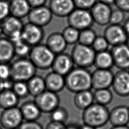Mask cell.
Segmentation results:
<instances>
[{
    "label": "cell",
    "instance_id": "obj_1",
    "mask_svg": "<svg viewBox=\"0 0 129 129\" xmlns=\"http://www.w3.org/2000/svg\"><path fill=\"white\" fill-rule=\"evenodd\" d=\"M66 88L72 93L90 90L92 87V73L88 69L75 67L65 76Z\"/></svg>",
    "mask_w": 129,
    "mask_h": 129
},
{
    "label": "cell",
    "instance_id": "obj_8",
    "mask_svg": "<svg viewBox=\"0 0 129 129\" xmlns=\"http://www.w3.org/2000/svg\"><path fill=\"white\" fill-rule=\"evenodd\" d=\"M34 101L41 112L50 113L59 106L60 99L57 93L46 89L34 97Z\"/></svg>",
    "mask_w": 129,
    "mask_h": 129
},
{
    "label": "cell",
    "instance_id": "obj_41",
    "mask_svg": "<svg viewBox=\"0 0 129 129\" xmlns=\"http://www.w3.org/2000/svg\"><path fill=\"white\" fill-rule=\"evenodd\" d=\"M114 5L125 13H129V0H115Z\"/></svg>",
    "mask_w": 129,
    "mask_h": 129
},
{
    "label": "cell",
    "instance_id": "obj_49",
    "mask_svg": "<svg viewBox=\"0 0 129 129\" xmlns=\"http://www.w3.org/2000/svg\"><path fill=\"white\" fill-rule=\"evenodd\" d=\"M4 91L3 89V81L0 80V93Z\"/></svg>",
    "mask_w": 129,
    "mask_h": 129
},
{
    "label": "cell",
    "instance_id": "obj_11",
    "mask_svg": "<svg viewBox=\"0 0 129 129\" xmlns=\"http://www.w3.org/2000/svg\"><path fill=\"white\" fill-rule=\"evenodd\" d=\"M103 36L111 47L125 43L128 38L122 25L112 24L107 25Z\"/></svg>",
    "mask_w": 129,
    "mask_h": 129
},
{
    "label": "cell",
    "instance_id": "obj_15",
    "mask_svg": "<svg viewBox=\"0 0 129 129\" xmlns=\"http://www.w3.org/2000/svg\"><path fill=\"white\" fill-rule=\"evenodd\" d=\"M111 87L114 93L120 97L129 96V72L119 70L114 74Z\"/></svg>",
    "mask_w": 129,
    "mask_h": 129
},
{
    "label": "cell",
    "instance_id": "obj_38",
    "mask_svg": "<svg viewBox=\"0 0 129 129\" xmlns=\"http://www.w3.org/2000/svg\"><path fill=\"white\" fill-rule=\"evenodd\" d=\"M10 15L9 3L8 1H0V21Z\"/></svg>",
    "mask_w": 129,
    "mask_h": 129
},
{
    "label": "cell",
    "instance_id": "obj_45",
    "mask_svg": "<svg viewBox=\"0 0 129 129\" xmlns=\"http://www.w3.org/2000/svg\"><path fill=\"white\" fill-rule=\"evenodd\" d=\"M80 125L75 123H70L66 125L65 129H79Z\"/></svg>",
    "mask_w": 129,
    "mask_h": 129
},
{
    "label": "cell",
    "instance_id": "obj_9",
    "mask_svg": "<svg viewBox=\"0 0 129 129\" xmlns=\"http://www.w3.org/2000/svg\"><path fill=\"white\" fill-rule=\"evenodd\" d=\"M24 119L18 106L3 109L0 114V124L5 129L18 128Z\"/></svg>",
    "mask_w": 129,
    "mask_h": 129
},
{
    "label": "cell",
    "instance_id": "obj_35",
    "mask_svg": "<svg viewBox=\"0 0 129 129\" xmlns=\"http://www.w3.org/2000/svg\"><path fill=\"white\" fill-rule=\"evenodd\" d=\"M109 44L103 35L97 36L91 47L96 52L108 50Z\"/></svg>",
    "mask_w": 129,
    "mask_h": 129
},
{
    "label": "cell",
    "instance_id": "obj_13",
    "mask_svg": "<svg viewBox=\"0 0 129 129\" xmlns=\"http://www.w3.org/2000/svg\"><path fill=\"white\" fill-rule=\"evenodd\" d=\"M112 10L110 5L97 1L90 11L94 22L101 26H104L109 24Z\"/></svg>",
    "mask_w": 129,
    "mask_h": 129
},
{
    "label": "cell",
    "instance_id": "obj_3",
    "mask_svg": "<svg viewBox=\"0 0 129 129\" xmlns=\"http://www.w3.org/2000/svg\"><path fill=\"white\" fill-rule=\"evenodd\" d=\"M11 79L14 81L27 82L36 75L37 69L28 57H18L10 63Z\"/></svg>",
    "mask_w": 129,
    "mask_h": 129
},
{
    "label": "cell",
    "instance_id": "obj_17",
    "mask_svg": "<svg viewBox=\"0 0 129 129\" xmlns=\"http://www.w3.org/2000/svg\"><path fill=\"white\" fill-rule=\"evenodd\" d=\"M75 66L71 54L64 52L55 55L51 69L52 71L65 77Z\"/></svg>",
    "mask_w": 129,
    "mask_h": 129
},
{
    "label": "cell",
    "instance_id": "obj_6",
    "mask_svg": "<svg viewBox=\"0 0 129 129\" xmlns=\"http://www.w3.org/2000/svg\"><path fill=\"white\" fill-rule=\"evenodd\" d=\"M1 22L4 36L13 43L22 39V31L24 25L22 19L10 15Z\"/></svg>",
    "mask_w": 129,
    "mask_h": 129
},
{
    "label": "cell",
    "instance_id": "obj_55",
    "mask_svg": "<svg viewBox=\"0 0 129 129\" xmlns=\"http://www.w3.org/2000/svg\"><path fill=\"white\" fill-rule=\"evenodd\" d=\"M128 110H129V106H128Z\"/></svg>",
    "mask_w": 129,
    "mask_h": 129
},
{
    "label": "cell",
    "instance_id": "obj_43",
    "mask_svg": "<svg viewBox=\"0 0 129 129\" xmlns=\"http://www.w3.org/2000/svg\"><path fill=\"white\" fill-rule=\"evenodd\" d=\"M31 8L45 5L47 0H27Z\"/></svg>",
    "mask_w": 129,
    "mask_h": 129
},
{
    "label": "cell",
    "instance_id": "obj_46",
    "mask_svg": "<svg viewBox=\"0 0 129 129\" xmlns=\"http://www.w3.org/2000/svg\"><path fill=\"white\" fill-rule=\"evenodd\" d=\"M97 1L98 2H102L111 6V5H113L114 4L115 0H97Z\"/></svg>",
    "mask_w": 129,
    "mask_h": 129
},
{
    "label": "cell",
    "instance_id": "obj_27",
    "mask_svg": "<svg viewBox=\"0 0 129 129\" xmlns=\"http://www.w3.org/2000/svg\"><path fill=\"white\" fill-rule=\"evenodd\" d=\"M26 82L29 95H31L34 98L46 89L44 78L40 76L35 75Z\"/></svg>",
    "mask_w": 129,
    "mask_h": 129
},
{
    "label": "cell",
    "instance_id": "obj_28",
    "mask_svg": "<svg viewBox=\"0 0 129 129\" xmlns=\"http://www.w3.org/2000/svg\"><path fill=\"white\" fill-rule=\"evenodd\" d=\"M20 98L12 90H5L0 93V108L6 109L18 106Z\"/></svg>",
    "mask_w": 129,
    "mask_h": 129
},
{
    "label": "cell",
    "instance_id": "obj_51",
    "mask_svg": "<svg viewBox=\"0 0 129 129\" xmlns=\"http://www.w3.org/2000/svg\"><path fill=\"white\" fill-rule=\"evenodd\" d=\"M125 44L127 45V46L129 47V36H128V38L127 39V40L125 42Z\"/></svg>",
    "mask_w": 129,
    "mask_h": 129
},
{
    "label": "cell",
    "instance_id": "obj_48",
    "mask_svg": "<svg viewBox=\"0 0 129 129\" xmlns=\"http://www.w3.org/2000/svg\"><path fill=\"white\" fill-rule=\"evenodd\" d=\"M79 129H96L90 126L83 124V125H80Z\"/></svg>",
    "mask_w": 129,
    "mask_h": 129
},
{
    "label": "cell",
    "instance_id": "obj_53",
    "mask_svg": "<svg viewBox=\"0 0 129 129\" xmlns=\"http://www.w3.org/2000/svg\"><path fill=\"white\" fill-rule=\"evenodd\" d=\"M0 1H9L10 0H0Z\"/></svg>",
    "mask_w": 129,
    "mask_h": 129
},
{
    "label": "cell",
    "instance_id": "obj_23",
    "mask_svg": "<svg viewBox=\"0 0 129 129\" xmlns=\"http://www.w3.org/2000/svg\"><path fill=\"white\" fill-rule=\"evenodd\" d=\"M10 15L22 19L27 17L31 7L27 0H10Z\"/></svg>",
    "mask_w": 129,
    "mask_h": 129
},
{
    "label": "cell",
    "instance_id": "obj_47",
    "mask_svg": "<svg viewBox=\"0 0 129 129\" xmlns=\"http://www.w3.org/2000/svg\"><path fill=\"white\" fill-rule=\"evenodd\" d=\"M110 129H129V127L127 125L113 126Z\"/></svg>",
    "mask_w": 129,
    "mask_h": 129
},
{
    "label": "cell",
    "instance_id": "obj_42",
    "mask_svg": "<svg viewBox=\"0 0 129 129\" xmlns=\"http://www.w3.org/2000/svg\"><path fill=\"white\" fill-rule=\"evenodd\" d=\"M66 125L64 123L50 120L46 126L45 129H65Z\"/></svg>",
    "mask_w": 129,
    "mask_h": 129
},
{
    "label": "cell",
    "instance_id": "obj_56",
    "mask_svg": "<svg viewBox=\"0 0 129 129\" xmlns=\"http://www.w3.org/2000/svg\"><path fill=\"white\" fill-rule=\"evenodd\" d=\"M128 72H129V69H128Z\"/></svg>",
    "mask_w": 129,
    "mask_h": 129
},
{
    "label": "cell",
    "instance_id": "obj_32",
    "mask_svg": "<svg viewBox=\"0 0 129 129\" xmlns=\"http://www.w3.org/2000/svg\"><path fill=\"white\" fill-rule=\"evenodd\" d=\"M15 55L18 57H28L32 46L22 39L13 43Z\"/></svg>",
    "mask_w": 129,
    "mask_h": 129
},
{
    "label": "cell",
    "instance_id": "obj_37",
    "mask_svg": "<svg viewBox=\"0 0 129 129\" xmlns=\"http://www.w3.org/2000/svg\"><path fill=\"white\" fill-rule=\"evenodd\" d=\"M76 8L90 10L97 2V0H73Z\"/></svg>",
    "mask_w": 129,
    "mask_h": 129
},
{
    "label": "cell",
    "instance_id": "obj_21",
    "mask_svg": "<svg viewBox=\"0 0 129 129\" xmlns=\"http://www.w3.org/2000/svg\"><path fill=\"white\" fill-rule=\"evenodd\" d=\"M45 44L55 54L64 52L68 45L61 33L58 32L50 33L46 38Z\"/></svg>",
    "mask_w": 129,
    "mask_h": 129
},
{
    "label": "cell",
    "instance_id": "obj_4",
    "mask_svg": "<svg viewBox=\"0 0 129 129\" xmlns=\"http://www.w3.org/2000/svg\"><path fill=\"white\" fill-rule=\"evenodd\" d=\"M55 55L45 44L40 43L31 47L28 58L37 69L46 70L51 68Z\"/></svg>",
    "mask_w": 129,
    "mask_h": 129
},
{
    "label": "cell",
    "instance_id": "obj_39",
    "mask_svg": "<svg viewBox=\"0 0 129 129\" xmlns=\"http://www.w3.org/2000/svg\"><path fill=\"white\" fill-rule=\"evenodd\" d=\"M11 79L10 64L0 63V80H5Z\"/></svg>",
    "mask_w": 129,
    "mask_h": 129
},
{
    "label": "cell",
    "instance_id": "obj_19",
    "mask_svg": "<svg viewBox=\"0 0 129 129\" xmlns=\"http://www.w3.org/2000/svg\"><path fill=\"white\" fill-rule=\"evenodd\" d=\"M109 121L112 126L127 125L129 122L128 107L125 105H118L109 111Z\"/></svg>",
    "mask_w": 129,
    "mask_h": 129
},
{
    "label": "cell",
    "instance_id": "obj_34",
    "mask_svg": "<svg viewBox=\"0 0 129 129\" xmlns=\"http://www.w3.org/2000/svg\"><path fill=\"white\" fill-rule=\"evenodd\" d=\"M12 90L20 99L26 98L29 95L28 88L26 82H14Z\"/></svg>",
    "mask_w": 129,
    "mask_h": 129
},
{
    "label": "cell",
    "instance_id": "obj_29",
    "mask_svg": "<svg viewBox=\"0 0 129 129\" xmlns=\"http://www.w3.org/2000/svg\"><path fill=\"white\" fill-rule=\"evenodd\" d=\"M93 93L94 102L96 103L106 106L112 101L113 95L109 89L95 90Z\"/></svg>",
    "mask_w": 129,
    "mask_h": 129
},
{
    "label": "cell",
    "instance_id": "obj_44",
    "mask_svg": "<svg viewBox=\"0 0 129 129\" xmlns=\"http://www.w3.org/2000/svg\"><path fill=\"white\" fill-rule=\"evenodd\" d=\"M122 26L127 35L128 36H129V18H128L124 21Z\"/></svg>",
    "mask_w": 129,
    "mask_h": 129
},
{
    "label": "cell",
    "instance_id": "obj_12",
    "mask_svg": "<svg viewBox=\"0 0 129 129\" xmlns=\"http://www.w3.org/2000/svg\"><path fill=\"white\" fill-rule=\"evenodd\" d=\"M21 36L23 40L32 47L41 43L44 32L42 27L28 22L24 25Z\"/></svg>",
    "mask_w": 129,
    "mask_h": 129
},
{
    "label": "cell",
    "instance_id": "obj_22",
    "mask_svg": "<svg viewBox=\"0 0 129 129\" xmlns=\"http://www.w3.org/2000/svg\"><path fill=\"white\" fill-rule=\"evenodd\" d=\"M15 56L13 42L5 36L0 37V63L10 64Z\"/></svg>",
    "mask_w": 129,
    "mask_h": 129
},
{
    "label": "cell",
    "instance_id": "obj_31",
    "mask_svg": "<svg viewBox=\"0 0 129 129\" xmlns=\"http://www.w3.org/2000/svg\"><path fill=\"white\" fill-rule=\"evenodd\" d=\"M97 36L95 31L91 28L83 29L80 31L78 43L91 46Z\"/></svg>",
    "mask_w": 129,
    "mask_h": 129
},
{
    "label": "cell",
    "instance_id": "obj_52",
    "mask_svg": "<svg viewBox=\"0 0 129 129\" xmlns=\"http://www.w3.org/2000/svg\"><path fill=\"white\" fill-rule=\"evenodd\" d=\"M0 129H3V127L1 126V124H0Z\"/></svg>",
    "mask_w": 129,
    "mask_h": 129
},
{
    "label": "cell",
    "instance_id": "obj_50",
    "mask_svg": "<svg viewBox=\"0 0 129 129\" xmlns=\"http://www.w3.org/2000/svg\"><path fill=\"white\" fill-rule=\"evenodd\" d=\"M3 35V30H2V22L0 21V37Z\"/></svg>",
    "mask_w": 129,
    "mask_h": 129
},
{
    "label": "cell",
    "instance_id": "obj_36",
    "mask_svg": "<svg viewBox=\"0 0 129 129\" xmlns=\"http://www.w3.org/2000/svg\"><path fill=\"white\" fill-rule=\"evenodd\" d=\"M125 13L124 12L118 8L112 9L110 15L109 24L121 25L125 21Z\"/></svg>",
    "mask_w": 129,
    "mask_h": 129
},
{
    "label": "cell",
    "instance_id": "obj_54",
    "mask_svg": "<svg viewBox=\"0 0 129 129\" xmlns=\"http://www.w3.org/2000/svg\"><path fill=\"white\" fill-rule=\"evenodd\" d=\"M14 129H19V128H14Z\"/></svg>",
    "mask_w": 129,
    "mask_h": 129
},
{
    "label": "cell",
    "instance_id": "obj_14",
    "mask_svg": "<svg viewBox=\"0 0 129 129\" xmlns=\"http://www.w3.org/2000/svg\"><path fill=\"white\" fill-rule=\"evenodd\" d=\"M114 74L111 70L96 69L92 73V87L94 90L111 87Z\"/></svg>",
    "mask_w": 129,
    "mask_h": 129
},
{
    "label": "cell",
    "instance_id": "obj_7",
    "mask_svg": "<svg viewBox=\"0 0 129 129\" xmlns=\"http://www.w3.org/2000/svg\"><path fill=\"white\" fill-rule=\"evenodd\" d=\"M68 25L81 31L91 28L94 21L90 10L75 8L67 17Z\"/></svg>",
    "mask_w": 129,
    "mask_h": 129
},
{
    "label": "cell",
    "instance_id": "obj_26",
    "mask_svg": "<svg viewBox=\"0 0 129 129\" xmlns=\"http://www.w3.org/2000/svg\"><path fill=\"white\" fill-rule=\"evenodd\" d=\"M94 66L96 69L111 70L114 66L113 59L109 50L96 52Z\"/></svg>",
    "mask_w": 129,
    "mask_h": 129
},
{
    "label": "cell",
    "instance_id": "obj_18",
    "mask_svg": "<svg viewBox=\"0 0 129 129\" xmlns=\"http://www.w3.org/2000/svg\"><path fill=\"white\" fill-rule=\"evenodd\" d=\"M48 6L53 15L59 18H67L76 8L73 0H50Z\"/></svg>",
    "mask_w": 129,
    "mask_h": 129
},
{
    "label": "cell",
    "instance_id": "obj_20",
    "mask_svg": "<svg viewBox=\"0 0 129 129\" xmlns=\"http://www.w3.org/2000/svg\"><path fill=\"white\" fill-rule=\"evenodd\" d=\"M44 78L46 90L57 93L66 87L65 77L52 71Z\"/></svg>",
    "mask_w": 129,
    "mask_h": 129
},
{
    "label": "cell",
    "instance_id": "obj_33",
    "mask_svg": "<svg viewBox=\"0 0 129 129\" xmlns=\"http://www.w3.org/2000/svg\"><path fill=\"white\" fill-rule=\"evenodd\" d=\"M69 116L67 109L62 106H58L50 113L51 121L64 123L68 120Z\"/></svg>",
    "mask_w": 129,
    "mask_h": 129
},
{
    "label": "cell",
    "instance_id": "obj_2",
    "mask_svg": "<svg viewBox=\"0 0 129 129\" xmlns=\"http://www.w3.org/2000/svg\"><path fill=\"white\" fill-rule=\"evenodd\" d=\"M109 110L105 106L96 102L83 110V124L95 128L104 126L109 121Z\"/></svg>",
    "mask_w": 129,
    "mask_h": 129
},
{
    "label": "cell",
    "instance_id": "obj_24",
    "mask_svg": "<svg viewBox=\"0 0 129 129\" xmlns=\"http://www.w3.org/2000/svg\"><path fill=\"white\" fill-rule=\"evenodd\" d=\"M19 108L25 121H36L41 116L42 112L34 100L24 102Z\"/></svg>",
    "mask_w": 129,
    "mask_h": 129
},
{
    "label": "cell",
    "instance_id": "obj_40",
    "mask_svg": "<svg viewBox=\"0 0 129 129\" xmlns=\"http://www.w3.org/2000/svg\"><path fill=\"white\" fill-rule=\"evenodd\" d=\"M19 129H43L40 123L36 121H23Z\"/></svg>",
    "mask_w": 129,
    "mask_h": 129
},
{
    "label": "cell",
    "instance_id": "obj_30",
    "mask_svg": "<svg viewBox=\"0 0 129 129\" xmlns=\"http://www.w3.org/2000/svg\"><path fill=\"white\" fill-rule=\"evenodd\" d=\"M80 30L68 25L62 30L61 34L68 45H75L78 43Z\"/></svg>",
    "mask_w": 129,
    "mask_h": 129
},
{
    "label": "cell",
    "instance_id": "obj_25",
    "mask_svg": "<svg viewBox=\"0 0 129 129\" xmlns=\"http://www.w3.org/2000/svg\"><path fill=\"white\" fill-rule=\"evenodd\" d=\"M74 102L77 108L84 110L94 102V93L91 89L77 92L74 96Z\"/></svg>",
    "mask_w": 129,
    "mask_h": 129
},
{
    "label": "cell",
    "instance_id": "obj_5",
    "mask_svg": "<svg viewBox=\"0 0 129 129\" xmlns=\"http://www.w3.org/2000/svg\"><path fill=\"white\" fill-rule=\"evenodd\" d=\"M96 53L91 46L77 43L73 46L71 56L76 67L88 69L94 66Z\"/></svg>",
    "mask_w": 129,
    "mask_h": 129
},
{
    "label": "cell",
    "instance_id": "obj_16",
    "mask_svg": "<svg viewBox=\"0 0 129 129\" xmlns=\"http://www.w3.org/2000/svg\"><path fill=\"white\" fill-rule=\"evenodd\" d=\"M113 59L114 66L119 70L129 69V47L124 43L112 46L110 50Z\"/></svg>",
    "mask_w": 129,
    "mask_h": 129
},
{
    "label": "cell",
    "instance_id": "obj_10",
    "mask_svg": "<svg viewBox=\"0 0 129 129\" xmlns=\"http://www.w3.org/2000/svg\"><path fill=\"white\" fill-rule=\"evenodd\" d=\"M53 16L48 6L43 5L32 8L27 17L29 22L43 28L50 23Z\"/></svg>",
    "mask_w": 129,
    "mask_h": 129
}]
</instances>
